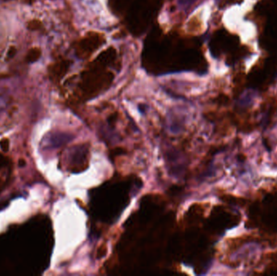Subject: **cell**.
I'll use <instances>...</instances> for the list:
<instances>
[{"instance_id": "obj_1", "label": "cell", "mask_w": 277, "mask_h": 276, "mask_svg": "<svg viewBox=\"0 0 277 276\" xmlns=\"http://www.w3.org/2000/svg\"><path fill=\"white\" fill-rule=\"evenodd\" d=\"M0 147L3 152H7L9 149V141H8V139L2 138V140L0 141Z\"/></svg>"}, {"instance_id": "obj_2", "label": "cell", "mask_w": 277, "mask_h": 276, "mask_svg": "<svg viewBox=\"0 0 277 276\" xmlns=\"http://www.w3.org/2000/svg\"><path fill=\"white\" fill-rule=\"evenodd\" d=\"M18 164H19V166L23 167L25 165V161H24L23 159L20 160Z\"/></svg>"}]
</instances>
